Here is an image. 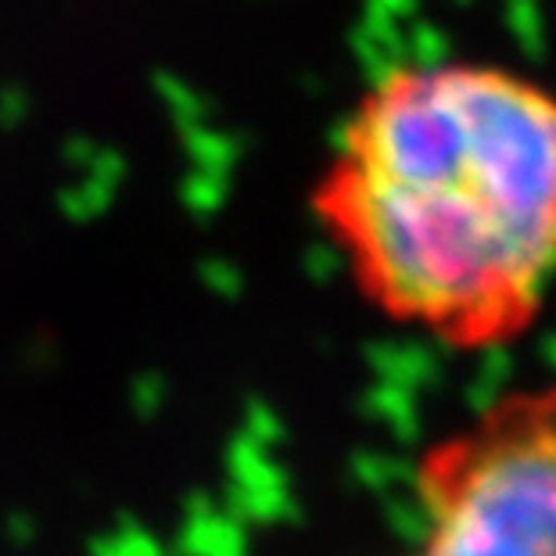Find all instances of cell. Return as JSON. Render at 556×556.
<instances>
[{
  "mask_svg": "<svg viewBox=\"0 0 556 556\" xmlns=\"http://www.w3.org/2000/svg\"><path fill=\"white\" fill-rule=\"evenodd\" d=\"M309 208L388 324L456 352L514 345L556 291V90L481 58L388 68Z\"/></svg>",
  "mask_w": 556,
  "mask_h": 556,
  "instance_id": "cell-1",
  "label": "cell"
},
{
  "mask_svg": "<svg viewBox=\"0 0 556 556\" xmlns=\"http://www.w3.org/2000/svg\"><path fill=\"white\" fill-rule=\"evenodd\" d=\"M406 556H556V381L489 402L424 453Z\"/></svg>",
  "mask_w": 556,
  "mask_h": 556,
  "instance_id": "cell-2",
  "label": "cell"
}]
</instances>
